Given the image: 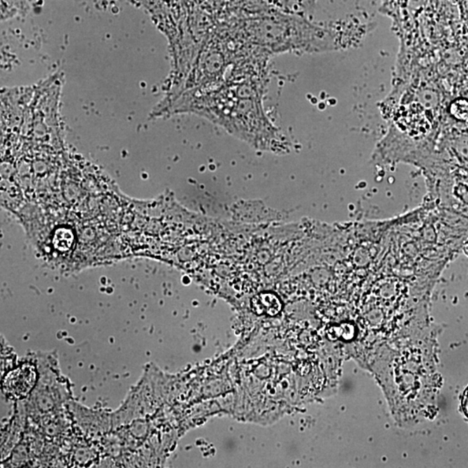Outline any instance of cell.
I'll return each instance as SVG.
<instances>
[{"label":"cell","instance_id":"3","mask_svg":"<svg viewBox=\"0 0 468 468\" xmlns=\"http://www.w3.org/2000/svg\"><path fill=\"white\" fill-rule=\"evenodd\" d=\"M462 407L464 414H465L468 418V387L466 389L465 392L463 394Z\"/></svg>","mask_w":468,"mask_h":468},{"label":"cell","instance_id":"1","mask_svg":"<svg viewBox=\"0 0 468 468\" xmlns=\"http://www.w3.org/2000/svg\"><path fill=\"white\" fill-rule=\"evenodd\" d=\"M34 372H33L31 368L23 367L22 369L17 370L11 375L8 382H18V384L7 389L9 390V392L12 395H16V396L25 395L32 388L33 384H34Z\"/></svg>","mask_w":468,"mask_h":468},{"label":"cell","instance_id":"2","mask_svg":"<svg viewBox=\"0 0 468 468\" xmlns=\"http://www.w3.org/2000/svg\"><path fill=\"white\" fill-rule=\"evenodd\" d=\"M252 307L259 314H277L280 310V301L272 294H260L252 300Z\"/></svg>","mask_w":468,"mask_h":468}]
</instances>
